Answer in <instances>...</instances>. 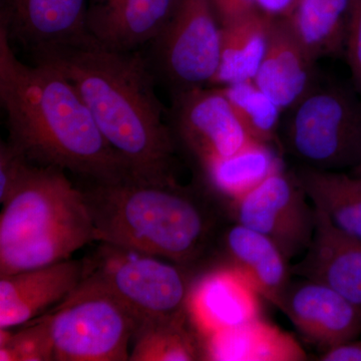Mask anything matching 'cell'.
Segmentation results:
<instances>
[{
    "mask_svg": "<svg viewBox=\"0 0 361 361\" xmlns=\"http://www.w3.org/2000/svg\"><path fill=\"white\" fill-rule=\"evenodd\" d=\"M221 26L257 11L255 0H211Z\"/></svg>",
    "mask_w": 361,
    "mask_h": 361,
    "instance_id": "cell-29",
    "label": "cell"
},
{
    "mask_svg": "<svg viewBox=\"0 0 361 361\" xmlns=\"http://www.w3.org/2000/svg\"><path fill=\"white\" fill-rule=\"evenodd\" d=\"M47 315L54 360H130L139 322L92 277L85 275L77 288Z\"/></svg>",
    "mask_w": 361,
    "mask_h": 361,
    "instance_id": "cell-5",
    "label": "cell"
},
{
    "mask_svg": "<svg viewBox=\"0 0 361 361\" xmlns=\"http://www.w3.org/2000/svg\"><path fill=\"white\" fill-rule=\"evenodd\" d=\"M30 326L0 339L1 361H51L54 357L51 322L47 314L28 322Z\"/></svg>",
    "mask_w": 361,
    "mask_h": 361,
    "instance_id": "cell-26",
    "label": "cell"
},
{
    "mask_svg": "<svg viewBox=\"0 0 361 361\" xmlns=\"http://www.w3.org/2000/svg\"><path fill=\"white\" fill-rule=\"evenodd\" d=\"M287 142L308 167L355 168L361 159V101L342 87H313L291 109Z\"/></svg>",
    "mask_w": 361,
    "mask_h": 361,
    "instance_id": "cell-7",
    "label": "cell"
},
{
    "mask_svg": "<svg viewBox=\"0 0 361 361\" xmlns=\"http://www.w3.org/2000/svg\"><path fill=\"white\" fill-rule=\"evenodd\" d=\"M278 308L322 353L361 334L360 306L329 286L305 278L291 279Z\"/></svg>",
    "mask_w": 361,
    "mask_h": 361,
    "instance_id": "cell-11",
    "label": "cell"
},
{
    "mask_svg": "<svg viewBox=\"0 0 361 361\" xmlns=\"http://www.w3.org/2000/svg\"><path fill=\"white\" fill-rule=\"evenodd\" d=\"M315 63L286 18H275L264 58L253 80L282 111L291 110L314 87Z\"/></svg>",
    "mask_w": 361,
    "mask_h": 361,
    "instance_id": "cell-16",
    "label": "cell"
},
{
    "mask_svg": "<svg viewBox=\"0 0 361 361\" xmlns=\"http://www.w3.org/2000/svg\"><path fill=\"white\" fill-rule=\"evenodd\" d=\"M2 206L0 275L68 260L94 242L82 189L63 169L35 165L25 184Z\"/></svg>",
    "mask_w": 361,
    "mask_h": 361,
    "instance_id": "cell-4",
    "label": "cell"
},
{
    "mask_svg": "<svg viewBox=\"0 0 361 361\" xmlns=\"http://www.w3.org/2000/svg\"><path fill=\"white\" fill-rule=\"evenodd\" d=\"M299 0H255L256 8L271 18H288L295 11Z\"/></svg>",
    "mask_w": 361,
    "mask_h": 361,
    "instance_id": "cell-31",
    "label": "cell"
},
{
    "mask_svg": "<svg viewBox=\"0 0 361 361\" xmlns=\"http://www.w3.org/2000/svg\"><path fill=\"white\" fill-rule=\"evenodd\" d=\"M85 271V260L68 259L0 275V329L26 324L56 307L77 288Z\"/></svg>",
    "mask_w": 361,
    "mask_h": 361,
    "instance_id": "cell-12",
    "label": "cell"
},
{
    "mask_svg": "<svg viewBox=\"0 0 361 361\" xmlns=\"http://www.w3.org/2000/svg\"><path fill=\"white\" fill-rule=\"evenodd\" d=\"M353 169V177L358 178V179L361 180V159L360 161H358L357 165L355 166Z\"/></svg>",
    "mask_w": 361,
    "mask_h": 361,
    "instance_id": "cell-32",
    "label": "cell"
},
{
    "mask_svg": "<svg viewBox=\"0 0 361 361\" xmlns=\"http://www.w3.org/2000/svg\"><path fill=\"white\" fill-rule=\"evenodd\" d=\"M89 0H0V25L32 51L87 35Z\"/></svg>",
    "mask_w": 361,
    "mask_h": 361,
    "instance_id": "cell-14",
    "label": "cell"
},
{
    "mask_svg": "<svg viewBox=\"0 0 361 361\" xmlns=\"http://www.w3.org/2000/svg\"><path fill=\"white\" fill-rule=\"evenodd\" d=\"M30 52L33 63L54 68L70 80L134 179L177 182V145L146 56L111 49L90 32Z\"/></svg>",
    "mask_w": 361,
    "mask_h": 361,
    "instance_id": "cell-1",
    "label": "cell"
},
{
    "mask_svg": "<svg viewBox=\"0 0 361 361\" xmlns=\"http://www.w3.org/2000/svg\"><path fill=\"white\" fill-rule=\"evenodd\" d=\"M294 174L316 209L344 232L361 240V180L308 166Z\"/></svg>",
    "mask_w": 361,
    "mask_h": 361,
    "instance_id": "cell-22",
    "label": "cell"
},
{
    "mask_svg": "<svg viewBox=\"0 0 361 361\" xmlns=\"http://www.w3.org/2000/svg\"><path fill=\"white\" fill-rule=\"evenodd\" d=\"M171 94L169 127L177 147L182 145L199 167L234 155L255 141L220 87H195Z\"/></svg>",
    "mask_w": 361,
    "mask_h": 361,
    "instance_id": "cell-10",
    "label": "cell"
},
{
    "mask_svg": "<svg viewBox=\"0 0 361 361\" xmlns=\"http://www.w3.org/2000/svg\"><path fill=\"white\" fill-rule=\"evenodd\" d=\"M315 210L314 234L291 274L326 285L361 307V240Z\"/></svg>",
    "mask_w": 361,
    "mask_h": 361,
    "instance_id": "cell-13",
    "label": "cell"
},
{
    "mask_svg": "<svg viewBox=\"0 0 361 361\" xmlns=\"http://www.w3.org/2000/svg\"><path fill=\"white\" fill-rule=\"evenodd\" d=\"M222 251L229 265L245 278L259 295L279 307L291 281V266L269 238L235 223L222 237Z\"/></svg>",
    "mask_w": 361,
    "mask_h": 361,
    "instance_id": "cell-18",
    "label": "cell"
},
{
    "mask_svg": "<svg viewBox=\"0 0 361 361\" xmlns=\"http://www.w3.org/2000/svg\"><path fill=\"white\" fill-rule=\"evenodd\" d=\"M146 56L171 92L212 84L220 65L222 26L211 0H179Z\"/></svg>",
    "mask_w": 361,
    "mask_h": 361,
    "instance_id": "cell-8",
    "label": "cell"
},
{
    "mask_svg": "<svg viewBox=\"0 0 361 361\" xmlns=\"http://www.w3.org/2000/svg\"><path fill=\"white\" fill-rule=\"evenodd\" d=\"M320 361H361V339H353L322 353Z\"/></svg>",
    "mask_w": 361,
    "mask_h": 361,
    "instance_id": "cell-30",
    "label": "cell"
},
{
    "mask_svg": "<svg viewBox=\"0 0 361 361\" xmlns=\"http://www.w3.org/2000/svg\"><path fill=\"white\" fill-rule=\"evenodd\" d=\"M85 260V275L123 303L137 318L140 326L189 310L194 285L187 268L101 242L94 254Z\"/></svg>",
    "mask_w": 361,
    "mask_h": 361,
    "instance_id": "cell-6",
    "label": "cell"
},
{
    "mask_svg": "<svg viewBox=\"0 0 361 361\" xmlns=\"http://www.w3.org/2000/svg\"><path fill=\"white\" fill-rule=\"evenodd\" d=\"M310 203L295 174L282 169L228 205L235 223L264 235L290 262L305 253L314 234Z\"/></svg>",
    "mask_w": 361,
    "mask_h": 361,
    "instance_id": "cell-9",
    "label": "cell"
},
{
    "mask_svg": "<svg viewBox=\"0 0 361 361\" xmlns=\"http://www.w3.org/2000/svg\"><path fill=\"white\" fill-rule=\"evenodd\" d=\"M351 0H299L287 23L315 59L345 49Z\"/></svg>",
    "mask_w": 361,
    "mask_h": 361,
    "instance_id": "cell-23",
    "label": "cell"
},
{
    "mask_svg": "<svg viewBox=\"0 0 361 361\" xmlns=\"http://www.w3.org/2000/svg\"><path fill=\"white\" fill-rule=\"evenodd\" d=\"M200 169L207 186L229 203L284 167L272 145L253 141L234 155L211 161Z\"/></svg>",
    "mask_w": 361,
    "mask_h": 361,
    "instance_id": "cell-21",
    "label": "cell"
},
{
    "mask_svg": "<svg viewBox=\"0 0 361 361\" xmlns=\"http://www.w3.org/2000/svg\"><path fill=\"white\" fill-rule=\"evenodd\" d=\"M259 296L237 271L221 268L194 285L190 315L207 336L235 329L260 317Z\"/></svg>",
    "mask_w": 361,
    "mask_h": 361,
    "instance_id": "cell-17",
    "label": "cell"
},
{
    "mask_svg": "<svg viewBox=\"0 0 361 361\" xmlns=\"http://www.w3.org/2000/svg\"><path fill=\"white\" fill-rule=\"evenodd\" d=\"M179 0H89L87 32L118 51H137L160 35Z\"/></svg>",
    "mask_w": 361,
    "mask_h": 361,
    "instance_id": "cell-15",
    "label": "cell"
},
{
    "mask_svg": "<svg viewBox=\"0 0 361 361\" xmlns=\"http://www.w3.org/2000/svg\"><path fill=\"white\" fill-rule=\"evenodd\" d=\"M80 189L97 243L149 254L187 269L205 256L212 243L215 217L191 188L127 178L85 182Z\"/></svg>",
    "mask_w": 361,
    "mask_h": 361,
    "instance_id": "cell-3",
    "label": "cell"
},
{
    "mask_svg": "<svg viewBox=\"0 0 361 361\" xmlns=\"http://www.w3.org/2000/svg\"><path fill=\"white\" fill-rule=\"evenodd\" d=\"M306 357L293 337L261 316L241 326L209 334L204 342V360L298 361Z\"/></svg>",
    "mask_w": 361,
    "mask_h": 361,
    "instance_id": "cell-19",
    "label": "cell"
},
{
    "mask_svg": "<svg viewBox=\"0 0 361 361\" xmlns=\"http://www.w3.org/2000/svg\"><path fill=\"white\" fill-rule=\"evenodd\" d=\"M344 51L356 87L361 92V0L350 1Z\"/></svg>",
    "mask_w": 361,
    "mask_h": 361,
    "instance_id": "cell-28",
    "label": "cell"
},
{
    "mask_svg": "<svg viewBox=\"0 0 361 361\" xmlns=\"http://www.w3.org/2000/svg\"><path fill=\"white\" fill-rule=\"evenodd\" d=\"M189 310L180 314L142 323L133 339L130 360H204V343L190 326Z\"/></svg>",
    "mask_w": 361,
    "mask_h": 361,
    "instance_id": "cell-24",
    "label": "cell"
},
{
    "mask_svg": "<svg viewBox=\"0 0 361 361\" xmlns=\"http://www.w3.org/2000/svg\"><path fill=\"white\" fill-rule=\"evenodd\" d=\"M274 20L256 11L222 25L220 65L211 85L220 87L254 80Z\"/></svg>",
    "mask_w": 361,
    "mask_h": 361,
    "instance_id": "cell-20",
    "label": "cell"
},
{
    "mask_svg": "<svg viewBox=\"0 0 361 361\" xmlns=\"http://www.w3.org/2000/svg\"><path fill=\"white\" fill-rule=\"evenodd\" d=\"M235 113L255 141L272 145L276 140L281 108L254 80L220 87Z\"/></svg>",
    "mask_w": 361,
    "mask_h": 361,
    "instance_id": "cell-25",
    "label": "cell"
},
{
    "mask_svg": "<svg viewBox=\"0 0 361 361\" xmlns=\"http://www.w3.org/2000/svg\"><path fill=\"white\" fill-rule=\"evenodd\" d=\"M35 164L11 141L0 144V203H6L23 184Z\"/></svg>",
    "mask_w": 361,
    "mask_h": 361,
    "instance_id": "cell-27",
    "label": "cell"
},
{
    "mask_svg": "<svg viewBox=\"0 0 361 361\" xmlns=\"http://www.w3.org/2000/svg\"><path fill=\"white\" fill-rule=\"evenodd\" d=\"M0 103L8 141L35 165L70 171L89 183L133 178L70 80L49 66L20 61L1 25Z\"/></svg>",
    "mask_w": 361,
    "mask_h": 361,
    "instance_id": "cell-2",
    "label": "cell"
}]
</instances>
